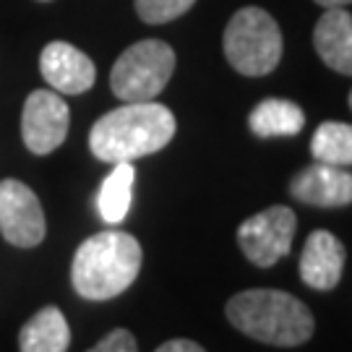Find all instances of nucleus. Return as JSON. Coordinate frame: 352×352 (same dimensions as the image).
Wrapping results in <instances>:
<instances>
[{
  "label": "nucleus",
  "instance_id": "nucleus-8",
  "mask_svg": "<svg viewBox=\"0 0 352 352\" xmlns=\"http://www.w3.org/2000/svg\"><path fill=\"white\" fill-rule=\"evenodd\" d=\"M71 113L60 94L37 89L26 97L21 115V136L32 154H50L68 136Z\"/></svg>",
  "mask_w": 352,
  "mask_h": 352
},
{
  "label": "nucleus",
  "instance_id": "nucleus-15",
  "mask_svg": "<svg viewBox=\"0 0 352 352\" xmlns=\"http://www.w3.org/2000/svg\"><path fill=\"white\" fill-rule=\"evenodd\" d=\"M133 180H136V170L131 162H118L113 173L104 177L97 206H100V217L107 225H120L126 219L131 199H133Z\"/></svg>",
  "mask_w": 352,
  "mask_h": 352
},
{
  "label": "nucleus",
  "instance_id": "nucleus-1",
  "mask_svg": "<svg viewBox=\"0 0 352 352\" xmlns=\"http://www.w3.org/2000/svg\"><path fill=\"white\" fill-rule=\"evenodd\" d=\"M175 128V115L160 102H126L91 126L89 149L102 162H133L164 149Z\"/></svg>",
  "mask_w": 352,
  "mask_h": 352
},
{
  "label": "nucleus",
  "instance_id": "nucleus-19",
  "mask_svg": "<svg viewBox=\"0 0 352 352\" xmlns=\"http://www.w3.org/2000/svg\"><path fill=\"white\" fill-rule=\"evenodd\" d=\"M157 352H206L201 344H196V342L190 340H170L164 342L162 347H157Z\"/></svg>",
  "mask_w": 352,
  "mask_h": 352
},
{
  "label": "nucleus",
  "instance_id": "nucleus-16",
  "mask_svg": "<svg viewBox=\"0 0 352 352\" xmlns=\"http://www.w3.org/2000/svg\"><path fill=\"white\" fill-rule=\"evenodd\" d=\"M311 154L316 162L352 167V126L340 123V120L321 123L311 141Z\"/></svg>",
  "mask_w": 352,
  "mask_h": 352
},
{
  "label": "nucleus",
  "instance_id": "nucleus-18",
  "mask_svg": "<svg viewBox=\"0 0 352 352\" xmlns=\"http://www.w3.org/2000/svg\"><path fill=\"white\" fill-rule=\"evenodd\" d=\"M87 352H139V344L128 329H113L104 340H100Z\"/></svg>",
  "mask_w": 352,
  "mask_h": 352
},
{
  "label": "nucleus",
  "instance_id": "nucleus-2",
  "mask_svg": "<svg viewBox=\"0 0 352 352\" xmlns=\"http://www.w3.org/2000/svg\"><path fill=\"white\" fill-rule=\"evenodd\" d=\"M141 272L139 240L120 230L87 238L74 256L71 282L87 300H110L126 292Z\"/></svg>",
  "mask_w": 352,
  "mask_h": 352
},
{
  "label": "nucleus",
  "instance_id": "nucleus-17",
  "mask_svg": "<svg viewBox=\"0 0 352 352\" xmlns=\"http://www.w3.org/2000/svg\"><path fill=\"white\" fill-rule=\"evenodd\" d=\"M196 0H136V13L146 24H167L188 13Z\"/></svg>",
  "mask_w": 352,
  "mask_h": 352
},
{
  "label": "nucleus",
  "instance_id": "nucleus-5",
  "mask_svg": "<svg viewBox=\"0 0 352 352\" xmlns=\"http://www.w3.org/2000/svg\"><path fill=\"white\" fill-rule=\"evenodd\" d=\"M175 71V50L162 39H141L131 45L113 65L110 87L123 102L154 100Z\"/></svg>",
  "mask_w": 352,
  "mask_h": 352
},
{
  "label": "nucleus",
  "instance_id": "nucleus-11",
  "mask_svg": "<svg viewBox=\"0 0 352 352\" xmlns=\"http://www.w3.org/2000/svg\"><path fill=\"white\" fill-rule=\"evenodd\" d=\"M344 272V245L327 230L308 235L300 256V277L308 287L329 292L340 285Z\"/></svg>",
  "mask_w": 352,
  "mask_h": 352
},
{
  "label": "nucleus",
  "instance_id": "nucleus-21",
  "mask_svg": "<svg viewBox=\"0 0 352 352\" xmlns=\"http://www.w3.org/2000/svg\"><path fill=\"white\" fill-rule=\"evenodd\" d=\"M350 110H352V91H350Z\"/></svg>",
  "mask_w": 352,
  "mask_h": 352
},
{
  "label": "nucleus",
  "instance_id": "nucleus-4",
  "mask_svg": "<svg viewBox=\"0 0 352 352\" xmlns=\"http://www.w3.org/2000/svg\"><path fill=\"white\" fill-rule=\"evenodd\" d=\"M225 58L238 74L266 76L282 60V32L264 8H240L225 29Z\"/></svg>",
  "mask_w": 352,
  "mask_h": 352
},
{
  "label": "nucleus",
  "instance_id": "nucleus-6",
  "mask_svg": "<svg viewBox=\"0 0 352 352\" xmlns=\"http://www.w3.org/2000/svg\"><path fill=\"white\" fill-rule=\"evenodd\" d=\"M295 230L298 219L289 206H269L238 227V243L251 264L269 269L289 253Z\"/></svg>",
  "mask_w": 352,
  "mask_h": 352
},
{
  "label": "nucleus",
  "instance_id": "nucleus-14",
  "mask_svg": "<svg viewBox=\"0 0 352 352\" xmlns=\"http://www.w3.org/2000/svg\"><path fill=\"white\" fill-rule=\"evenodd\" d=\"M248 126L258 139H274V136H298L305 126L302 110L289 100H264L251 110Z\"/></svg>",
  "mask_w": 352,
  "mask_h": 352
},
{
  "label": "nucleus",
  "instance_id": "nucleus-13",
  "mask_svg": "<svg viewBox=\"0 0 352 352\" xmlns=\"http://www.w3.org/2000/svg\"><path fill=\"white\" fill-rule=\"evenodd\" d=\"M71 329L60 308L47 305L26 321L19 331V350L21 352H68Z\"/></svg>",
  "mask_w": 352,
  "mask_h": 352
},
{
  "label": "nucleus",
  "instance_id": "nucleus-7",
  "mask_svg": "<svg viewBox=\"0 0 352 352\" xmlns=\"http://www.w3.org/2000/svg\"><path fill=\"white\" fill-rule=\"evenodd\" d=\"M0 232L16 248H34L47 232L37 193L13 177L0 183Z\"/></svg>",
  "mask_w": 352,
  "mask_h": 352
},
{
  "label": "nucleus",
  "instance_id": "nucleus-3",
  "mask_svg": "<svg viewBox=\"0 0 352 352\" xmlns=\"http://www.w3.org/2000/svg\"><path fill=\"white\" fill-rule=\"evenodd\" d=\"M230 324L245 337L277 347H298L314 334L308 305L282 289H245L227 302Z\"/></svg>",
  "mask_w": 352,
  "mask_h": 352
},
{
  "label": "nucleus",
  "instance_id": "nucleus-12",
  "mask_svg": "<svg viewBox=\"0 0 352 352\" xmlns=\"http://www.w3.org/2000/svg\"><path fill=\"white\" fill-rule=\"evenodd\" d=\"M318 58L342 76H352V16L344 8H327L314 29Z\"/></svg>",
  "mask_w": 352,
  "mask_h": 352
},
{
  "label": "nucleus",
  "instance_id": "nucleus-20",
  "mask_svg": "<svg viewBox=\"0 0 352 352\" xmlns=\"http://www.w3.org/2000/svg\"><path fill=\"white\" fill-rule=\"evenodd\" d=\"M321 8H344V6H350L352 0H316Z\"/></svg>",
  "mask_w": 352,
  "mask_h": 352
},
{
  "label": "nucleus",
  "instance_id": "nucleus-10",
  "mask_svg": "<svg viewBox=\"0 0 352 352\" xmlns=\"http://www.w3.org/2000/svg\"><path fill=\"white\" fill-rule=\"evenodd\" d=\"M289 193L300 204L321 206V209H337L352 204V173L344 167L314 162L300 170L289 183Z\"/></svg>",
  "mask_w": 352,
  "mask_h": 352
},
{
  "label": "nucleus",
  "instance_id": "nucleus-9",
  "mask_svg": "<svg viewBox=\"0 0 352 352\" xmlns=\"http://www.w3.org/2000/svg\"><path fill=\"white\" fill-rule=\"evenodd\" d=\"M39 71L45 81L60 94H84L94 87L97 68L91 58L71 42H50L39 55Z\"/></svg>",
  "mask_w": 352,
  "mask_h": 352
}]
</instances>
